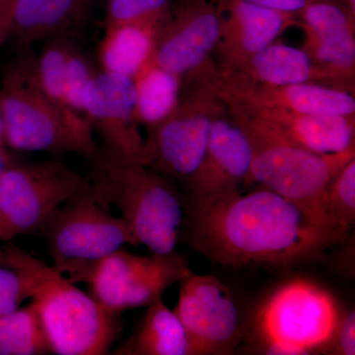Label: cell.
<instances>
[{
    "label": "cell",
    "mask_w": 355,
    "mask_h": 355,
    "mask_svg": "<svg viewBox=\"0 0 355 355\" xmlns=\"http://www.w3.org/2000/svg\"><path fill=\"white\" fill-rule=\"evenodd\" d=\"M324 352L334 355L355 354L354 310L349 311L345 315L342 314L335 334Z\"/></svg>",
    "instance_id": "cell-28"
},
{
    "label": "cell",
    "mask_w": 355,
    "mask_h": 355,
    "mask_svg": "<svg viewBox=\"0 0 355 355\" xmlns=\"http://www.w3.org/2000/svg\"><path fill=\"white\" fill-rule=\"evenodd\" d=\"M9 157L7 155L6 151L4 150V146H0V177L3 174L7 168L10 167L8 165Z\"/></svg>",
    "instance_id": "cell-31"
},
{
    "label": "cell",
    "mask_w": 355,
    "mask_h": 355,
    "mask_svg": "<svg viewBox=\"0 0 355 355\" xmlns=\"http://www.w3.org/2000/svg\"><path fill=\"white\" fill-rule=\"evenodd\" d=\"M156 31L142 25L109 27L102 48L105 70L135 78L150 60Z\"/></svg>",
    "instance_id": "cell-20"
},
{
    "label": "cell",
    "mask_w": 355,
    "mask_h": 355,
    "mask_svg": "<svg viewBox=\"0 0 355 355\" xmlns=\"http://www.w3.org/2000/svg\"><path fill=\"white\" fill-rule=\"evenodd\" d=\"M4 144H6V139H4L3 123L0 116V146H4Z\"/></svg>",
    "instance_id": "cell-33"
},
{
    "label": "cell",
    "mask_w": 355,
    "mask_h": 355,
    "mask_svg": "<svg viewBox=\"0 0 355 355\" xmlns=\"http://www.w3.org/2000/svg\"><path fill=\"white\" fill-rule=\"evenodd\" d=\"M333 1L345 6V8L349 9L350 12L355 15V0H333Z\"/></svg>",
    "instance_id": "cell-32"
},
{
    "label": "cell",
    "mask_w": 355,
    "mask_h": 355,
    "mask_svg": "<svg viewBox=\"0 0 355 355\" xmlns=\"http://www.w3.org/2000/svg\"><path fill=\"white\" fill-rule=\"evenodd\" d=\"M221 9V36L214 53L220 64L230 71L250 60L268 44L275 43L287 28L298 24L295 14L280 12L247 0H218Z\"/></svg>",
    "instance_id": "cell-16"
},
{
    "label": "cell",
    "mask_w": 355,
    "mask_h": 355,
    "mask_svg": "<svg viewBox=\"0 0 355 355\" xmlns=\"http://www.w3.org/2000/svg\"><path fill=\"white\" fill-rule=\"evenodd\" d=\"M3 252V265L24 277L51 354L105 355L111 352L123 330L121 314L107 309L53 266L12 243Z\"/></svg>",
    "instance_id": "cell-2"
},
{
    "label": "cell",
    "mask_w": 355,
    "mask_h": 355,
    "mask_svg": "<svg viewBox=\"0 0 355 355\" xmlns=\"http://www.w3.org/2000/svg\"><path fill=\"white\" fill-rule=\"evenodd\" d=\"M240 125L253 147L251 171L245 188L258 184L270 189L301 203L336 227L324 212V193L338 173L355 158V149L318 154L256 128Z\"/></svg>",
    "instance_id": "cell-8"
},
{
    "label": "cell",
    "mask_w": 355,
    "mask_h": 355,
    "mask_svg": "<svg viewBox=\"0 0 355 355\" xmlns=\"http://www.w3.org/2000/svg\"><path fill=\"white\" fill-rule=\"evenodd\" d=\"M221 30L218 0H175L156 31L149 62L184 83L214 62Z\"/></svg>",
    "instance_id": "cell-10"
},
{
    "label": "cell",
    "mask_w": 355,
    "mask_h": 355,
    "mask_svg": "<svg viewBox=\"0 0 355 355\" xmlns=\"http://www.w3.org/2000/svg\"><path fill=\"white\" fill-rule=\"evenodd\" d=\"M0 116L6 144L16 150L69 153L89 161L99 148L88 119L44 90L29 48L2 69Z\"/></svg>",
    "instance_id": "cell-3"
},
{
    "label": "cell",
    "mask_w": 355,
    "mask_h": 355,
    "mask_svg": "<svg viewBox=\"0 0 355 355\" xmlns=\"http://www.w3.org/2000/svg\"><path fill=\"white\" fill-rule=\"evenodd\" d=\"M30 299L24 277L10 266L0 263V317L19 309Z\"/></svg>",
    "instance_id": "cell-27"
},
{
    "label": "cell",
    "mask_w": 355,
    "mask_h": 355,
    "mask_svg": "<svg viewBox=\"0 0 355 355\" xmlns=\"http://www.w3.org/2000/svg\"><path fill=\"white\" fill-rule=\"evenodd\" d=\"M252 160L251 141L225 106L212 123L200 169L186 184L187 198H211L242 191L251 171Z\"/></svg>",
    "instance_id": "cell-15"
},
{
    "label": "cell",
    "mask_w": 355,
    "mask_h": 355,
    "mask_svg": "<svg viewBox=\"0 0 355 355\" xmlns=\"http://www.w3.org/2000/svg\"><path fill=\"white\" fill-rule=\"evenodd\" d=\"M226 72H232L251 83L266 85L316 83L345 89L316 64L304 49L284 44H268L241 67Z\"/></svg>",
    "instance_id": "cell-17"
},
{
    "label": "cell",
    "mask_w": 355,
    "mask_h": 355,
    "mask_svg": "<svg viewBox=\"0 0 355 355\" xmlns=\"http://www.w3.org/2000/svg\"><path fill=\"white\" fill-rule=\"evenodd\" d=\"M16 0H0V51L8 41L9 27Z\"/></svg>",
    "instance_id": "cell-30"
},
{
    "label": "cell",
    "mask_w": 355,
    "mask_h": 355,
    "mask_svg": "<svg viewBox=\"0 0 355 355\" xmlns=\"http://www.w3.org/2000/svg\"><path fill=\"white\" fill-rule=\"evenodd\" d=\"M211 65L184 81L174 111L147 128L140 161L174 182L187 184L200 169L212 123L225 108L210 80Z\"/></svg>",
    "instance_id": "cell-6"
},
{
    "label": "cell",
    "mask_w": 355,
    "mask_h": 355,
    "mask_svg": "<svg viewBox=\"0 0 355 355\" xmlns=\"http://www.w3.org/2000/svg\"><path fill=\"white\" fill-rule=\"evenodd\" d=\"M340 317L330 292L295 279L266 298L254 320V331L263 354H311L326 350Z\"/></svg>",
    "instance_id": "cell-7"
},
{
    "label": "cell",
    "mask_w": 355,
    "mask_h": 355,
    "mask_svg": "<svg viewBox=\"0 0 355 355\" xmlns=\"http://www.w3.org/2000/svg\"><path fill=\"white\" fill-rule=\"evenodd\" d=\"M175 0H109V27L142 25L158 29L167 17Z\"/></svg>",
    "instance_id": "cell-24"
},
{
    "label": "cell",
    "mask_w": 355,
    "mask_h": 355,
    "mask_svg": "<svg viewBox=\"0 0 355 355\" xmlns=\"http://www.w3.org/2000/svg\"><path fill=\"white\" fill-rule=\"evenodd\" d=\"M193 250L223 266H287L319 257L347 235L270 189L184 198Z\"/></svg>",
    "instance_id": "cell-1"
},
{
    "label": "cell",
    "mask_w": 355,
    "mask_h": 355,
    "mask_svg": "<svg viewBox=\"0 0 355 355\" xmlns=\"http://www.w3.org/2000/svg\"><path fill=\"white\" fill-rule=\"evenodd\" d=\"M4 252L3 248L0 247V263H3Z\"/></svg>",
    "instance_id": "cell-35"
},
{
    "label": "cell",
    "mask_w": 355,
    "mask_h": 355,
    "mask_svg": "<svg viewBox=\"0 0 355 355\" xmlns=\"http://www.w3.org/2000/svg\"><path fill=\"white\" fill-rule=\"evenodd\" d=\"M209 77L223 100L307 114L355 116L352 91L316 83L266 85L254 83L232 72L210 67Z\"/></svg>",
    "instance_id": "cell-12"
},
{
    "label": "cell",
    "mask_w": 355,
    "mask_h": 355,
    "mask_svg": "<svg viewBox=\"0 0 355 355\" xmlns=\"http://www.w3.org/2000/svg\"><path fill=\"white\" fill-rule=\"evenodd\" d=\"M0 240H4V241H7L6 236L4 234L3 229H2L1 225H0Z\"/></svg>",
    "instance_id": "cell-34"
},
{
    "label": "cell",
    "mask_w": 355,
    "mask_h": 355,
    "mask_svg": "<svg viewBox=\"0 0 355 355\" xmlns=\"http://www.w3.org/2000/svg\"><path fill=\"white\" fill-rule=\"evenodd\" d=\"M93 76L85 58L70 48L64 69L65 100L69 107L79 113L83 114V92Z\"/></svg>",
    "instance_id": "cell-26"
},
{
    "label": "cell",
    "mask_w": 355,
    "mask_h": 355,
    "mask_svg": "<svg viewBox=\"0 0 355 355\" xmlns=\"http://www.w3.org/2000/svg\"><path fill=\"white\" fill-rule=\"evenodd\" d=\"M221 100L240 125L306 150L336 154L355 149V116L292 113Z\"/></svg>",
    "instance_id": "cell-13"
},
{
    "label": "cell",
    "mask_w": 355,
    "mask_h": 355,
    "mask_svg": "<svg viewBox=\"0 0 355 355\" xmlns=\"http://www.w3.org/2000/svg\"><path fill=\"white\" fill-rule=\"evenodd\" d=\"M326 216L336 228L349 235L355 222V158L334 178L324 193Z\"/></svg>",
    "instance_id": "cell-23"
},
{
    "label": "cell",
    "mask_w": 355,
    "mask_h": 355,
    "mask_svg": "<svg viewBox=\"0 0 355 355\" xmlns=\"http://www.w3.org/2000/svg\"><path fill=\"white\" fill-rule=\"evenodd\" d=\"M51 354L36 307L30 304L0 317V355Z\"/></svg>",
    "instance_id": "cell-22"
},
{
    "label": "cell",
    "mask_w": 355,
    "mask_h": 355,
    "mask_svg": "<svg viewBox=\"0 0 355 355\" xmlns=\"http://www.w3.org/2000/svg\"><path fill=\"white\" fill-rule=\"evenodd\" d=\"M113 354L193 355V352L190 336L176 313L159 298L147 306L137 328Z\"/></svg>",
    "instance_id": "cell-19"
},
{
    "label": "cell",
    "mask_w": 355,
    "mask_h": 355,
    "mask_svg": "<svg viewBox=\"0 0 355 355\" xmlns=\"http://www.w3.org/2000/svg\"><path fill=\"white\" fill-rule=\"evenodd\" d=\"M83 110L99 132L103 148L140 160L144 139L139 128L135 78L106 70L93 76L83 92Z\"/></svg>",
    "instance_id": "cell-14"
},
{
    "label": "cell",
    "mask_w": 355,
    "mask_h": 355,
    "mask_svg": "<svg viewBox=\"0 0 355 355\" xmlns=\"http://www.w3.org/2000/svg\"><path fill=\"white\" fill-rule=\"evenodd\" d=\"M135 83L139 123L153 128L176 108L183 81L172 72L148 62L135 77Z\"/></svg>",
    "instance_id": "cell-21"
},
{
    "label": "cell",
    "mask_w": 355,
    "mask_h": 355,
    "mask_svg": "<svg viewBox=\"0 0 355 355\" xmlns=\"http://www.w3.org/2000/svg\"><path fill=\"white\" fill-rule=\"evenodd\" d=\"M88 184L58 160L10 166L0 177V225L7 241L41 233L51 217Z\"/></svg>",
    "instance_id": "cell-9"
},
{
    "label": "cell",
    "mask_w": 355,
    "mask_h": 355,
    "mask_svg": "<svg viewBox=\"0 0 355 355\" xmlns=\"http://www.w3.org/2000/svg\"><path fill=\"white\" fill-rule=\"evenodd\" d=\"M70 48L65 42H53L37 58V69L44 90L55 101L67 107L69 105L65 100L64 69Z\"/></svg>",
    "instance_id": "cell-25"
},
{
    "label": "cell",
    "mask_w": 355,
    "mask_h": 355,
    "mask_svg": "<svg viewBox=\"0 0 355 355\" xmlns=\"http://www.w3.org/2000/svg\"><path fill=\"white\" fill-rule=\"evenodd\" d=\"M87 178L96 198L121 212L139 245L153 254L176 251L184 221V197L175 182L144 165L100 147L89 160Z\"/></svg>",
    "instance_id": "cell-4"
},
{
    "label": "cell",
    "mask_w": 355,
    "mask_h": 355,
    "mask_svg": "<svg viewBox=\"0 0 355 355\" xmlns=\"http://www.w3.org/2000/svg\"><path fill=\"white\" fill-rule=\"evenodd\" d=\"M252 3L280 11V12L298 14L305 8L312 0H247Z\"/></svg>",
    "instance_id": "cell-29"
},
{
    "label": "cell",
    "mask_w": 355,
    "mask_h": 355,
    "mask_svg": "<svg viewBox=\"0 0 355 355\" xmlns=\"http://www.w3.org/2000/svg\"><path fill=\"white\" fill-rule=\"evenodd\" d=\"M91 0H16L8 40L23 49L69 31L85 16Z\"/></svg>",
    "instance_id": "cell-18"
},
{
    "label": "cell",
    "mask_w": 355,
    "mask_h": 355,
    "mask_svg": "<svg viewBox=\"0 0 355 355\" xmlns=\"http://www.w3.org/2000/svg\"><path fill=\"white\" fill-rule=\"evenodd\" d=\"M174 311L190 336L193 355L234 354L242 324L232 294L212 275L187 270Z\"/></svg>",
    "instance_id": "cell-11"
},
{
    "label": "cell",
    "mask_w": 355,
    "mask_h": 355,
    "mask_svg": "<svg viewBox=\"0 0 355 355\" xmlns=\"http://www.w3.org/2000/svg\"><path fill=\"white\" fill-rule=\"evenodd\" d=\"M41 234L53 268L73 284L87 282L98 263L125 245H139L130 224L112 216L89 182L51 217Z\"/></svg>",
    "instance_id": "cell-5"
}]
</instances>
